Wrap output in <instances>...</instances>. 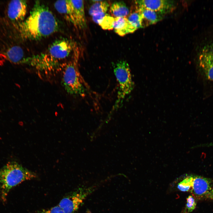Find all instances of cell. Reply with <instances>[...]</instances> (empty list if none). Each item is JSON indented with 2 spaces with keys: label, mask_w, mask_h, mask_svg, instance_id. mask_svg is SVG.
Segmentation results:
<instances>
[{
  "label": "cell",
  "mask_w": 213,
  "mask_h": 213,
  "mask_svg": "<svg viewBox=\"0 0 213 213\" xmlns=\"http://www.w3.org/2000/svg\"><path fill=\"white\" fill-rule=\"evenodd\" d=\"M16 25L22 38L33 40L47 37L59 28L54 15L47 6L38 1L35 2L27 18Z\"/></svg>",
  "instance_id": "6da1fadb"
},
{
  "label": "cell",
  "mask_w": 213,
  "mask_h": 213,
  "mask_svg": "<svg viewBox=\"0 0 213 213\" xmlns=\"http://www.w3.org/2000/svg\"><path fill=\"white\" fill-rule=\"evenodd\" d=\"M80 55L79 48H74L71 59L61 64L62 85L69 94L72 96H83L85 88L84 81L78 69V63Z\"/></svg>",
  "instance_id": "7a4b0ae2"
},
{
  "label": "cell",
  "mask_w": 213,
  "mask_h": 213,
  "mask_svg": "<svg viewBox=\"0 0 213 213\" xmlns=\"http://www.w3.org/2000/svg\"><path fill=\"white\" fill-rule=\"evenodd\" d=\"M37 177L35 173L17 162H8L0 170V188L3 201H5L12 188L24 181L35 179Z\"/></svg>",
  "instance_id": "3957f363"
},
{
  "label": "cell",
  "mask_w": 213,
  "mask_h": 213,
  "mask_svg": "<svg viewBox=\"0 0 213 213\" xmlns=\"http://www.w3.org/2000/svg\"><path fill=\"white\" fill-rule=\"evenodd\" d=\"M114 72L118 83L117 99L114 107H117L125 96L130 94L134 87L130 70L125 60L117 62L114 68Z\"/></svg>",
  "instance_id": "277c9868"
},
{
  "label": "cell",
  "mask_w": 213,
  "mask_h": 213,
  "mask_svg": "<svg viewBox=\"0 0 213 213\" xmlns=\"http://www.w3.org/2000/svg\"><path fill=\"white\" fill-rule=\"evenodd\" d=\"M76 46L68 39L59 38L50 45L47 53L42 56L47 62L55 67L58 61L66 59L72 53Z\"/></svg>",
  "instance_id": "5b68a950"
},
{
  "label": "cell",
  "mask_w": 213,
  "mask_h": 213,
  "mask_svg": "<svg viewBox=\"0 0 213 213\" xmlns=\"http://www.w3.org/2000/svg\"><path fill=\"white\" fill-rule=\"evenodd\" d=\"M212 188L210 180L199 176L188 177L178 185V188L182 191H188L191 189L193 195L199 199L205 198Z\"/></svg>",
  "instance_id": "8992f818"
},
{
  "label": "cell",
  "mask_w": 213,
  "mask_h": 213,
  "mask_svg": "<svg viewBox=\"0 0 213 213\" xmlns=\"http://www.w3.org/2000/svg\"><path fill=\"white\" fill-rule=\"evenodd\" d=\"M96 187L79 188L67 194L58 204L64 213H75Z\"/></svg>",
  "instance_id": "52a82bcc"
},
{
  "label": "cell",
  "mask_w": 213,
  "mask_h": 213,
  "mask_svg": "<svg viewBox=\"0 0 213 213\" xmlns=\"http://www.w3.org/2000/svg\"><path fill=\"white\" fill-rule=\"evenodd\" d=\"M198 59L199 67L205 77L213 81V42L202 47Z\"/></svg>",
  "instance_id": "ba28073f"
},
{
  "label": "cell",
  "mask_w": 213,
  "mask_h": 213,
  "mask_svg": "<svg viewBox=\"0 0 213 213\" xmlns=\"http://www.w3.org/2000/svg\"><path fill=\"white\" fill-rule=\"evenodd\" d=\"M138 7H144L162 15L172 11L176 7L175 1L170 0H140L135 1Z\"/></svg>",
  "instance_id": "9c48e42d"
},
{
  "label": "cell",
  "mask_w": 213,
  "mask_h": 213,
  "mask_svg": "<svg viewBox=\"0 0 213 213\" xmlns=\"http://www.w3.org/2000/svg\"><path fill=\"white\" fill-rule=\"evenodd\" d=\"M1 52L3 57L12 63L30 64L31 57H26L23 49L20 46L6 44Z\"/></svg>",
  "instance_id": "30bf717a"
},
{
  "label": "cell",
  "mask_w": 213,
  "mask_h": 213,
  "mask_svg": "<svg viewBox=\"0 0 213 213\" xmlns=\"http://www.w3.org/2000/svg\"><path fill=\"white\" fill-rule=\"evenodd\" d=\"M27 11L25 0L11 1L8 4L7 14L9 20L16 25L24 20Z\"/></svg>",
  "instance_id": "8fae6325"
},
{
  "label": "cell",
  "mask_w": 213,
  "mask_h": 213,
  "mask_svg": "<svg viewBox=\"0 0 213 213\" xmlns=\"http://www.w3.org/2000/svg\"><path fill=\"white\" fill-rule=\"evenodd\" d=\"M71 23L77 28L83 29L86 27L83 1L70 0Z\"/></svg>",
  "instance_id": "7c38bea8"
},
{
  "label": "cell",
  "mask_w": 213,
  "mask_h": 213,
  "mask_svg": "<svg viewBox=\"0 0 213 213\" xmlns=\"http://www.w3.org/2000/svg\"><path fill=\"white\" fill-rule=\"evenodd\" d=\"M137 7L140 15L141 28L156 23L162 18L163 15L155 11L144 7Z\"/></svg>",
  "instance_id": "4fadbf2b"
},
{
  "label": "cell",
  "mask_w": 213,
  "mask_h": 213,
  "mask_svg": "<svg viewBox=\"0 0 213 213\" xmlns=\"http://www.w3.org/2000/svg\"><path fill=\"white\" fill-rule=\"evenodd\" d=\"M113 29L118 35L123 36L133 33L137 29L129 22L126 17H114Z\"/></svg>",
  "instance_id": "5bb4252c"
},
{
  "label": "cell",
  "mask_w": 213,
  "mask_h": 213,
  "mask_svg": "<svg viewBox=\"0 0 213 213\" xmlns=\"http://www.w3.org/2000/svg\"><path fill=\"white\" fill-rule=\"evenodd\" d=\"M55 8L67 21L71 22L70 0H59L54 3Z\"/></svg>",
  "instance_id": "9a60e30c"
},
{
  "label": "cell",
  "mask_w": 213,
  "mask_h": 213,
  "mask_svg": "<svg viewBox=\"0 0 213 213\" xmlns=\"http://www.w3.org/2000/svg\"><path fill=\"white\" fill-rule=\"evenodd\" d=\"M110 11L114 17H126L129 12L128 8L123 1L113 3L110 6Z\"/></svg>",
  "instance_id": "2e32d148"
},
{
  "label": "cell",
  "mask_w": 213,
  "mask_h": 213,
  "mask_svg": "<svg viewBox=\"0 0 213 213\" xmlns=\"http://www.w3.org/2000/svg\"><path fill=\"white\" fill-rule=\"evenodd\" d=\"M93 3L89 8L88 12L91 16L97 14L104 13H106L109 4L105 1L93 0Z\"/></svg>",
  "instance_id": "e0dca14e"
},
{
  "label": "cell",
  "mask_w": 213,
  "mask_h": 213,
  "mask_svg": "<svg viewBox=\"0 0 213 213\" xmlns=\"http://www.w3.org/2000/svg\"><path fill=\"white\" fill-rule=\"evenodd\" d=\"M114 17L106 14L99 25L102 29L105 30L113 29Z\"/></svg>",
  "instance_id": "ac0fdd59"
},
{
  "label": "cell",
  "mask_w": 213,
  "mask_h": 213,
  "mask_svg": "<svg viewBox=\"0 0 213 213\" xmlns=\"http://www.w3.org/2000/svg\"><path fill=\"white\" fill-rule=\"evenodd\" d=\"M129 22L137 29L141 28L140 15L137 9L129 15L127 18Z\"/></svg>",
  "instance_id": "d6986e66"
},
{
  "label": "cell",
  "mask_w": 213,
  "mask_h": 213,
  "mask_svg": "<svg viewBox=\"0 0 213 213\" xmlns=\"http://www.w3.org/2000/svg\"><path fill=\"white\" fill-rule=\"evenodd\" d=\"M196 203L194 197L192 196H189L187 198V203L185 209L187 212H192L195 209Z\"/></svg>",
  "instance_id": "ffe728a7"
},
{
  "label": "cell",
  "mask_w": 213,
  "mask_h": 213,
  "mask_svg": "<svg viewBox=\"0 0 213 213\" xmlns=\"http://www.w3.org/2000/svg\"><path fill=\"white\" fill-rule=\"evenodd\" d=\"M36 213H64L58 205L47 209H41Z\"/></svg>",
  "instance_id": "44dd1931"
},
{
  "label": "cell",
  "mask_w": 213,
  "mask_h": 213,
  "mask_svg": "<svg viewBox=\"0 0 213 213\" xmlns=\"http://www.w3.org/2000/svg\"><path fill=\"white\" fill-rule=\"evenodd\" d=\"M106 14L101 13L93 15L92 16V20L95 23L99 25Z\"/></svg>",
  "instance_id": "7402d4cb"
},
{
  "label": "cell",
  "mask_w": 213,
  "mask_h": 213,
  "mask_svg": "<svg viewBox=\"0 0 213 213\" xmlns=\"http://www.w3.org/2000/svg\"><path fill=\"white\" fill-rule=\"evenodd\" d=\"M205 198L213 200V187L207 194Z\"/></svg>",
  "instance_id": "603a6c76"
},
{
  "label": "cell",
  "mask_w": 213,
  "mask_h": 213,
  "mask_svg": "<svg viewBox=\"0 0 213 213\" xmlns=\"http://www.w3.org/2000/svg\"><path fill=\"white\" fill-rule=\"evenodd\" d=\"M206 145H207V146H213V142L211 143H209L206 144Z\"/></svg>",
  "instance_id": "cb8c5ba5"
}]
</instances>
